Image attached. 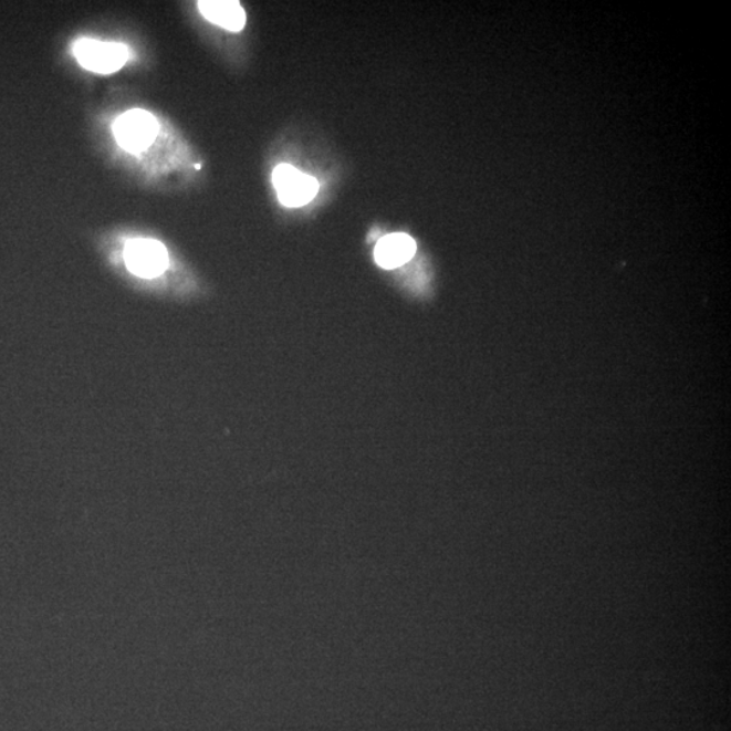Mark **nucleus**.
I'll list each match as a JSON object with an SVG mask.
<instances>
[{
  "instance_id": "1",
  "label": "nucleus",
  "mask_w": 731,
  "mask_h": 731,
  "mask_svg": "<svg viewBox=\"0 0 731 731\" xmlns=\"http://www.w3.org/2000/svg\"><path fill=\"white\" fill-rule=\"evenodd\" d=\"M317 161H307L305 157H294L288 145V159L278 161L271 173V185L274 187L278 202L288 210L312 211L324 207L336 185V175L323 173L317 168Z\"/></svg>"
},
{
  "instance_id": "2",
  "label": "nucleus",
  "mask_w": 731,
  "mask_h": 731,
  "mask_svg": "<svg viewBox=\"0 0 731 731\" xmlns=\"http://www.w3.org/2000/svg\"><path fill=\"white\" fill-rule=\"evenodd\" d=\"M77 63L95 74H113L128 62V48L118 42H104L93 39L77 40L72 46Z\"/></svg>"
},
{
  "instance_id": "3",
  "label": "nucleus",
  "mask_w": 731,
  "mask_h": 731,
  "mask_svg": "<svg viewBox=\"0 0 731 731\" xmlns=\"http://www.w3.org/2000/svg\"><path fill=\"white\" fill-rule=\"evenodd\" d=\"M113 132L121 148L130 154H140L156 140L159 124L153 114L137 108L119 116Z\"/></svg>"
},
{
  "instance_id": "4",
  "label": "nucleus",
  "mask_w": 731,
  "mask_h": 731,
  "mask_svg": "<svg viewBox=\"0 0 731 731\" xmlns=\"http://www.w3.org/2000/svg\"><path fill=\"white\" fill-rule=\"evenodd\" d=\"M124 259L130 273L140 278L159 276L168 268V251L156 240H130L125 246Z\"/></svg>"
},
{
  "instance_id": "5",
  "label": "nucleus",
  "mask_w": 731,
  "mask_h": 731,
  "mask_svg": "<svg viewBox=\"0 0 731 731\" xmlns=\"http://www.w3.org/2000/svg\"><path fill=\"white\" fill-rule=\"evenodd\" d=\"M418 253L414 238L403 232L380 234L374 249V259L380 269L395 271L409 263Z\"/></svg>"
},
{
  "instance_id": "6",
  "label": "nucleus",
  "mask_w": 731,
  "mask_h": 731,
  "mask_svg": "<svg viewBox=\"0 0 731 731\" xmlns=\"http://www.w3.org/2000/svg\"><path fill=\"white\" fill-rule=\"evenodd\" d=\"M198 10L205 20L228 32H241L247 23L246 10L239 2L210 0V2H199Z\"/></svg>"
},
{
  "instance_id": "7",
  "label": "nucleus",
  "mask_w": 731,
  "mask_h": 731,
  "mask_svg": "<svg viewBox=\"0 0 731 731\" xmlns=\"http://www.w3.org/2000/svg\"><path fill=\"white\" fill-rule=\"evenodd\" d=\"M418 255V253H416ZM416 255L409 263L403 265V268L391 271L393 276L397 281V285H400L404 290H407L409 294L421 295L427 289L426 283L428 282L426 274V265L422 264V261H416Z\"/></svg>"
}]
</instances>
